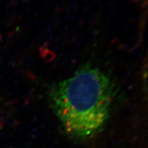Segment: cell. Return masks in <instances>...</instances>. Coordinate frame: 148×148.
I'll return each mask as SVG.
<instances>
[{
  "mask_svg": "<svg viewBox=\"0 0 148 148\" xmlns=\"http://www.w3.org/2000/svg\"><path fill=\"white\" fill-rule=\"evenodd\" d=\"M116 93L110 75L86 63L71 76L51 85L47 95L66 132L85 139L97 134L106 124Z\"/></svg>",
  "mask_w": 148,
  "mask_h": 148,
  "instance_id": "1",
  "label": "cell"
}]
</instances>
